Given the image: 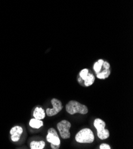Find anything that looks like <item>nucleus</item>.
<instances>
[{
    "instance_id": "obj_1",
    "label": "nucleus",
    "mask_w": 133,
    "mask_h": 149,
    "mask_svg": "<svg viewBox=\"0 0 133 149\" xmlns=\"http://www.w3.org/2000/svg\"><path fill=\"white\" fill-rule=\"evenodd\" d=\"M66 111L70 115L77 113L85 115L88 112V109L86 105L75 100H70L66 104Z\"/></svg>"
},
{
    "instance_id": "obj_2",
    "label": "nucleus",
    "mask_w": 133,
    "mask_h": 149,
    "mask_svg": "<svg viewBox=\"0 0 133 149\" xmlns=\"http://www.w3.org/2000/svg\"><path fill=\"white\" fill-rule=\"evenodd\" d=\"M75 140L80 143H92L94 140L93 132L90 128L82 129L76 134Z\"/></svg>"
},
{
    "instance_id": "obj_3",
    "label": "nucleus",
    "mask_w": 133,
    "mask_h": 149,
    "mask_svg": "<svg viewBox=\"0 0 133 149\" xmlns=\"http://www.w3.org/2000/svg\"><path fill=\"white\" fill-rule=\"evenodd\" d=\"M94 126L97 130V136L100 140H105L109 137V131L105 129L106 123L100 118H96L94 121Z\"/></svg>"
},
{
    "instance_id": "obj_4",
    "label": "nucleus",
    "mask_w": 133,
    "mask_h": 149,
    "mask_svg": "<svg viewBox=\"0 0 133 149\" xmlns=\"http://www.w3.org/2000/svg\"><path fill=\"white\" fill-rule=\"evenodd\" d=\"M46 140L51 143L52 149H58L61 146V140L59 139L56 130L53 128H50L48 130Z\"/></svg>"
},
{
    "instance_id": "obj_5",
    "label": "nucleus",
    "mask_w": 133,
    "mask_h": 149,
    "mask_svg": "<svg viewBox=\"0 0 133 149\" xmlns=\"http://www.w3.org/2000/svg\"><path fill=\"white\" fill-rule=\"evenodd\" d=\"M57 127L63 139H68L70 137L69 130L71 127V124L69 121L67 120H62L57 124Z\"/></svg>"
},
{
    "instance_id": "obj_6",
    "label": "nucleus",
    "mask_w": 133,
    "mask_h": 149,
    "mask_svg": "<svg viewBox=\"0 0 133 149\" xmlns=\"http://www.w3.org/2000/svg\"><path fill=\"white\" fill-rule=\"evenodd\" d=\"M53 108H47L46 110V114L48 116H53L60 112L63 109V105L62 102L56 98H53L51 100Z\"/></svg>"
},
{
    "instance_id": "obj_7",
    "label": "nucleus",
    "mask_w": 133,
    "mask_h": 149,
    "mask_svg": "<svg viewBox=\"0 0 133 149\" xmlns=\"http://www.w3.org/2000/svg\"><path fill=\"white\" fill-rule=\"evenodd\" d=\"M23 132V130L22 127L19 125H16L12 127L10 131L11 136V140L13 142H18L21 138Z\"/></svg>"
},
{
    "instance_id": "obj_8",
    "label": "nucleus",
    "mask_w": 133,
    "mask_h": 149,
    "mask_svg": "<svg viewBox=\"0 0 133 149\" xmlns=\"http://www.w3.org/2000/svg\"><path fill=\"white\" fill-rule=\"evenodd\" d=\"M33 116L34 118L37 120H43L46 117V112L41 107H36L33 112Z\"/></svg>"
},
{
    "instance_id": "obj_9",
    "label": "nucleus",
    "mask_w": 133,
    "mask_h": 149,
    "mask_svg": "<svg viewBox=\"0 0 133 149\" xmlns=\"http://www.w3.org/2000/svg\"><path fill=\"white\" fill-rule=\"evenodd\" d=\"M29 125L31 128L35 129H39L44 125V123L40 120H37L36 118H32L29 121Z\"/></svg>"
},
{
    "instance_id": "obj_10",
    "label": "nucleus",
    "mask_w": 133,
    "mask_h": 149,
    "mask_svg": "<svg viewBox=\"0 0 133 149\" xmlns=\"http://www.w3.org/2000/svg\"><path fill=\"white\" fill-rule=\"evenodd\" d=\"M46 146V143L44 141H32L30 143L31 149H43Z\"/></svg>"
},
{
    "instance_id": "obj_11",
    "label": "nucleus",
    "mask_w": 133,
    "mask_h": 149,
    "mask_svg": "<svg viewBox=\"0 0 133 149\" xmlns=\"http://www.w3.org/2000/svg\"><path fill=\"white\" fill-rule=\"evenodd\" d=\"M95 81V77L91 73L88 72L86 79L84 80V84L85 86L88 87L92 85Z\"/></svg>"
},
{
    "instance_id": "obj_12",
    "label": "nucleus",
    "mask_w": 133,
    "mask_h": 149,
    "mask_svg": "<svg viewBox=\"0 0 133 149\" xmlns=\"http://www.w3.org/2000/svg\"><path fill=\"white\" fill-rule=\"evenodd\" d=\"M110 74V70L109 69H105L102 72L97 74V77L99 79H105L109 77Z\"/></svg>"
},
{
    "instance_id": "obj_13",
    "label": "nucleus",
    "mask_w": 133,
    "mask_h": 149,
    "mask_svg": "<svg viewBox=\"0 0 133 149\" xmlns=\"http://www.w3.org/2000/svg\"><path fill=\"white\" fill-rule=\"evenodd\" d=\"M103 63H104V61H103V59H99V60L97 62L95 63V64L94 65V67H93V68H94V70L95 71L96 74L100 72V71L101 69V67L103 66Z\"/></svg>"
},
{
    "instance_id": "obj_14",
    "label": "nucleus",
    "mask_w": 133,
    "mask_h": 149,
    "mask_svg": "<svg viewBox=\"0 0 133 149\" xmlns=\"http://www.w3.org/2000/svg\"><path fill=\"white\" fill-rule=\"evenodd\" d=\"M88 74V70L87 69V68H85V69H83L82 70H81L80 72V78L82 80H85V79H86L87 75Z\"/></svg>"
},
{
    "instance_id": "obj_15",
    "label": "nucleus",
    "mask_w": 133,
    "mask_h": 149,
    "mask_svg": "<svg viewBox=\"0 0 133 149\" xmlns=\"http://www.w3.org/2000/svg\"><path fill=\"white\" fill-rule=\"evenodd\" d=\"M99 148L100 149H110L111 147H110V146L109 144L103 143V144H101L100 146V148Z\"/></svg>"
},
{
    "instance_id": "obj_16",
    "label": "nucleus",
    "mask_w": 133,
    "mask_h": 149,
    "mask_svg": "<svg viewBox=\"0 0 133 149\" xmlns=\"http://www.w3.org/2000/svg\"><path fill=\"white\" fill-rule=\"evenodd\" d=\"M103 67L105 68V69H109L110 68V64H109V63H108V62H105L104 61V63H103Z\"/></svg>"
}]
</instances>
